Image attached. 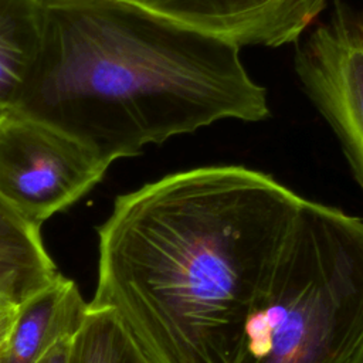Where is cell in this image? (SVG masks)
<instances>
[{
  "label": "cell",
  "instance_id": "1",
  "mask_svg": "<svg viewBox=\"0 0 363 363\" xmlns=\"http://www.w3.org/2000/svg\"><path fill=\"white\" fill-rule=\"evenodd\" d=\"M303 197L258 170L203 166L115 199L92 306L155 363H238L245 326Z\"/></svg>",
  "mask_w": 363,
  "mask_h": 363
},
{
  "label": "cell",
  "instance_id": "2",
  "mask_svg": "<svg viewBox=\"0 0 363 363\" xmlns=\"http://www.w3.org/2000/svg\"><path fill=\"white\" fill-rule=\"evenodd\" d=\"M11 111L109 164L217 121L271 116L240 47L125 0H45L40 50Z\"/></svg>",
  "mask_w": 363,
  "mask_h": 363
},
{
  "label": "cell",
  "instance_id": "3",
  "mask_svg": "<svg viewBox=\"0 0 363 363\" xmlns=\"http://www.w3.org/2000/svg\"><path fill=\"white\" fill-rule=\"evenodd\" d=\"M362 345L363 218L303 199L238 363H354Z\"/></svg>",
  "mask_w": 363,
  "mask_h": 363
},
{
  "label": "cell",
  "instance_id": "4",
  "mask_svg": "<svg viewBox=\"0 0 363 363\" xmlns=\"http://www.w3.org/2000/svg\"><path fill=\"white\" fill-rule=\"evenodd\" d=\"M109 166L50 123L11 109L0 118V197L38 227L89 193Z\"/></svg>",
  "mask_w": 363,
  "mask_h": 363
},
{
  "label": "cell",
  "instance_id": "5",
  "mask_svg": "<svg viewBox=\"0 0 363 363\" xmlns=\"http://www.w3.org/2000/svg\"><path fill=\"white\" fill-rule=\"evenodd\" d=\"M294 65L363 190V7L335 0L328 18L296 47Z\"/></svg>",
  "mask_w": 363,
  "mask_h": 363
},
{
  "label": "cell",
  "instance_id": "6",
  "mask_svg": "<svg viewBox=\"0 0 363 363\" xmlns=\"http://www.w3.org/2000/svg\"><path fill=\"white\" fill-rule=\"evenodd\" d=\"M237 47L295 43L328 0H125Z\"/></svg>",
  "mask_w": 363,
  "mask_h": 363
},
{
  "label": "cell",
  "instance_id": "7",
  "mask_svg": "<svg viewBox=\"0 0 363 363\" xmlns=\"http://www.w3.org/2000/svg\"><path fill=\"white\" fill-rule=\"evenodd\" d=\"M86 303L75 282L58 274L18 305L3 363H35L57 342L75 333Z\"/></svg>",
  "mask_w": 363,
  "mask_h": 363
},
{
  "label": "cell",
  "instance_id": "8",
  "mask_svg": "<svg viewBox=\"0 0 363 363\" xmlns=\"http://www.w3.org/2000/svg\"><path fill=\"white\" fill-rule=\"evenodd\" d=\"M58 274L40 227L0 197V298L18 306Z\"/></svg>",
  "mask_w": 363,
  "mask_h": 363
},
{
  "label": "cell",
  "instance_id": "9",
  "mask_svg": "<svg viewBox=\"0 0 363 363\" xmlns=\"http://www.w3.org/2000/svg\"><path fill=\"white\" fill-rule=\"evenodd\" d=\"M45 0H0V111H10L34 67Z\"/></svg>",
  "mask_w": 363,
  "mask_h": 363
},
{
  "label": "cell",
  "instance_id": "10",
  "mask_svg": "<svg viewBox=\"0 0 363 363\" xmlns=\"http://www.w3.org/2000/svg\"><path fill=\"white\" fill-rule=\"evenodd\" d=\"M68 363H155L109 308L86 303L71 337Z\"/></svg>",
  "mask_w": 363,
  "mask_h": 363
},
{
  "label": "cell",
  "instance_id": "11",
  "mask_svg": "<svg viewBox=\"0 0 363 363\" xmlns=\"http://www.w3.org/2000/svg\"><path fill=\"white\" fill-rule=\"evenodd\" d=\"M18 306L4 298H0V350L6 346L10 330L14 325Z\"/></svg>",
  "mask_w": 363,
  "mask_h": 363
},
{
  "label": "cell",
  "instance_id": "12",
  "mask_svg": "<svg viewBox=\"0 0 363 363\" xmlns=\"http://www.w3.org/2000/svg\"><path fill=\"white\" fill-rule=\"evenodd\" d=\"M71 337H64L57 342L47 353L38 359L35 363H68L69 360V347H71Z\"/></svg>",
  "mask_w": 363,
  "mask_h": 363
},
{
  "label": "cell",
  "instance_id": "13",
  "mask_svg": "<svg viewBox=\"0 0 363 363\" xmlns=\"http://www.w3.org/2000/svg\"><path fill=\"white\" fill-rule=\"evenodd\" d=\"M354 363H363V345H362V349H360V352H359V354H357Z\"/></svg>",
  "mask_w": 363,
  "mask_h": 363
},
{
  "label": "cell",
  "instance_id": "14",
  "mask_svg": "<svg viewBox=\"0 0 363 363\" xmlns=\"http://www.w3.org/2000/svg\"><path fill=\"white\" fill-rule=\"evenodd\" d=\"M6 347V346H4ZM4 347L0 350V363H3V353H4Z\"/></svg>",
  "mask_w": 363,
  "mask_h": 363
},
{
  "label": "cell",
  "instance_id": "15",
  "mask_svg": "<svg viewBox=\"0 0 363 363\" xmlns=\"http://www.w3.org/2000/svg\"><path fill=\"white\" fill-rule=\"evenodd\" d=\"M3 113H4V112H3V111H0V118H1V115H3Z\"/></svg>",
  "mask_w": 363,
  "mask_h": 363
}]
</instances>
